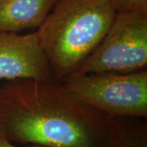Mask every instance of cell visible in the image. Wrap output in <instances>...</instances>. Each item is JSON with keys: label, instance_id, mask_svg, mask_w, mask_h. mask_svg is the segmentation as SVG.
<instances>
[{"label": "cell", "instance_id": "6da1fadb", "mask_svg": "<svg viewBox=\"0 0 147 147\" xmlns=\"http://www.w3.org/2000/svg\"><path fill=\"white\" fill-rule=\"evenodd\" d=\"M109 117L59 79H20L0 85V138L44 147H101Z\"/></svg>", "mask_w": 147, "mask_h": 147}, {"label": "cell", "instance_id": "8992f818", "mask_svg": "<svg viewBox=\"0 0 147 147\" xmlns=\"http://www.w3.org/2000/svg\"><path fill=\"white\" fill-rule=\"evenodd\" d=\"M58 0H0V32L38 29Z\"/></svg>", "mask_w": 147, "mask_h": 147}, {"label": "cell", "instance_id": "9c48e42d", "mask_svg": "<svg viewBox=\"0 0 147 147\" xmlns=\"http://www.w3.org/2000/svg\"><path fill=\"white\" fill-rule=\"evenodd\" d=\"M0 147H18V146H16L15 144H12V143L7 142V141H6V140H3V139L0 138ZM29 147H44V146H30Z\"/></svg>", "mask_w": 147, "mask_h": 147}, {"label": "cell", "instance_id": "52a82bcc", "mask_svg": "<svg viewBox=\"0 0 147 147\" xmlns=\"http://www.w3.org/2000/svg\"><path fill=\"white\" fill-rule=\"evenodd\" d=\"M146 118L109 117L101 147H147Z\"/></svg>", "mask_w": 147, "mask_h": 147}, {"label": "cell", "instance_id": "5b68a950", "mask_svg": "<svg viewBox=\"0 0 147 147\" xmlns=\"http://www.w3.org/2000/svg\"><path fill=\"white\" fill-rule=\"evenodd\" d=\"M54 78L36 30L27 34L0 32V79Z\"/></svg>", "mask_w": 147, "mask_h": 147}, {"label": "cell", "instance_id": "3957f363", "mask_svg": "<svg viewBox=\"0 0 147 147\" xmlns=\"http://www.w3.org/2000/svg\"><path fill=\"white\" fill-rule=\"evenodd\" d=\"M61 81L83 102L107 117L146 118V69L72 74Z\"/></svg>", "mask_w": 147, "mask_h": 147}, {"label": "cell", "instance_id": "7a4b0ae2", "mask_svg": "<svg viewBox=\"0 0 147 147\" xmlns=\"http://www.w3.org/2000/svg\"><path fill=\"white\" fill-rule=\"evenodd\" d=\"M115 14L108 0H58L36 30L55 79L77 70L105 36Z\"/></svg>", "mask_w": 147, "mask_h": 147}, {"label": "cell", "instance_id": "ba28073f", "mask_svg": "<svg viewBox=\"0 0 147 147\" xmlns=\"http://www.w3.org/2000/svg\"><path fill=\"white\" fill-rule=\"evenodd\" d=\"M116 12L147 11V0H108Z\"/></svg>", "mask_w": 147, "mask_h": 147}, {"label": "cell", "instance_id": "277c9868", "mask_svg": "<svg viewBox=\"0 0 147 147\" xmlns=\"http://www.w3.org/2000/svg\"><path fill=\"white\" fill-rule=\"evenodd\" d=\"M146 65L147 11H123L116 12L97 47L73 74L127 73Z\"/></svg>", "mask_w": 147, "mask_h": 147}]
</instances>
